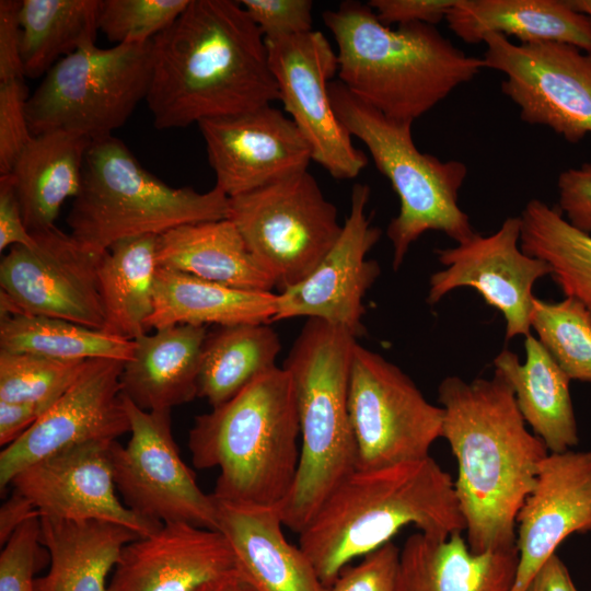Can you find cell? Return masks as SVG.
<instances>
[{
  "label": "cell",
  "instance_id": "cell-1",
  "mask_svg": "<svg viewBox=\"0 0 591 591\" xmlns=\"http://www.w3.org/2000/svg\"><path fill=\"white\" fill-rule=\"evenodd\" d=\"M279 101L265 37L240 1L190 0L152 40L146 102L158 129L240 115Z\"/></svg>",
  "mask_w": 591,
  "mask_h": 591
},
{
  "label": "cell",
  "instance_id": "cell-2",
  "mask_svg": "<svg viewBox=\"0 0 591 591\" xmlns=\"http://www.w3.org/2000/svg\"><path fill=\"white\" fill-rule=\"evenodd\" d=\"M442 438L456 459L454 488L473 552L513 546L517 517L549 453L526 428L513 391L493 378L447 376L438 386Z\"/></svg>",
  "mask_w": 591,
  "mask_h": 591
},
{
  "label": "cell",
  "instance_id": "cell-3",
  "mask_svg": "<svg viewBox=\"0 0 591 591\" xmlns=\"http://www.w3.org/2000/svg\"><path fill=\"white\" fill-rule=\"evenodd\" d=\"M407 525L440 537L465 531L454 480L431 456L356 470L299 533V546L329 588L351 560L392 542Z\"/></svg>",
  "mask_w": 591,
  "mask_h": 591
},
{
  "label": "cell",
  "instance_id": "cell-4",
  "mask_svg": "<svg viewBox=\"0 0 591 591\" xmlns=\"http://www.w3.org/2000/svg\"><path fill=\"white\" fill-rule=\"evenodd\" d=\"M323 21L337 45L338 81L395 120L414 123L484 68L436 26H386L368 3L343 1Z\"/></svg>",
  "mask_w": 591,
  "mask_h": 591
},
{
  "label": "cell",
  "instance_id": "cell-5",
  "mask_svg": "<svg viewBox=\"0 0 591 591\" xmlns=\"http://www.w3.org/2000/svg\"><path fill=\"white\" fill-rule=\"evenodd\" d=\"M299 438L293 382L276 367L196 416L188 449L195 467L219 470L213 497L279 507L297 476Z\"/></svg>",
  "mask_w": 591,
  "mask_h": 591
},
{
  "label": "cell",
  "instance_id": "cell-6",
  "mask_svg": "<svg viewBox=\"0 0 591 591\" xmlns=\"http://www.w3.org/2000/svg\"><path fill=\"white\" fill-rule=\"evenodd\" d=\"M357 343L344 328L308 318L282 366L296 391L301 445L294 483L278 509L283 525L298 534L357 470L348 405Z\"/></svg>",
  "mask_w": 591,
  "mask_h": 591
},
{
  "label": "cell",
  "instance_id": "cell-7",
  "mask_svg": "<svg viewBox=\"0 0 591 591\" xmlns=\"http://www.w3.org/2000/svg\"><path fill=\"white\" fill-rule=\"evenodd\" d=\"M230 198L216 186L205 193L172 187L146 170L113 136L93 140L82 183L67 217L70 234L95 254L118 241L162 235L177 227L228 219Z\"/></svg>",
  "mask_w": 591,
  "mask_h": 591
},
{
  "label": "cell",
  "instance_id": "cell-8",
  "mask_svg": "<svg viewBox=\"0 0 591 591\" xmlns=\"http://www.w3.org/2000/svg\"><path fill=\"white\" fill-rule=\"evenodd\" d=\"M336 117L364 143L375 166L391 183L399 210L386 229L397 270L410 246L426 232L439 231L462 243L472 237L470 217L459 206V192L467 167L457 160L441 161L419 151L412 121L389 118L367 105L338 80L329 83Z\"/></svg>",
  "mask_w": 591,
  "mask_h": 591
},
{
  "label": "cell",
  "instance_id": "cell-9",
  "mask_svg": "<svg viewBox=\"0 0 591 591\" xmlns=\"http://www.w3.org/2000/svg\"><path fill=\"white\" fill-rule=\"evenodd\" d=\"M152 72V40L82 47L56 62L30 95L31 134L67 130L90 140L112 136L146 101Z\"/></svg>",
  "mask_w": 591,
  "mask_h": 591
},
{
  "label": "cell",
  "instance_id": "cell-10",
  "mask_svg": "<svg viewBox=\"0 0 591 591\" xmlns=\"http://www.w3.org/2000/svg\"><path fill=\"white\" fill-rule=\"evenodd\" d=\"M228 219L280 292L310 276L343 230L308 170L230 198Z\"/></svg>",
  "mask_w": 591,
  "mask_h": 591
},
{
  "label": "cell",
  "instance_id": "cell-11",
  "mask_svg": "<svg viewBox=\"0 0 591 591\" xmlns=\"http://www.w3.org/2000/svg\"><path fill=\"white\" fill-rule=\"evenodd\" d=\"M348 405L357 470L426 459L442 438L443 408L428 402L396 364L356 344Z\"/></svg>",
  "mask_w": 591,
  "mask_h": 591
},
{
  "label": "cell",
  "instance_id": "cell-12",
  "mask_svg": "<svg viewBox=\"0 0 591 591\" xmlns=\"http://www.w3.org/2000/svg\"><path fill=\"white\" fill-rule=\"evenodd\" d=\"M130 421L126 445L109 447L114 482L123 502L159 524L183 522L218 531L212 495L198 486L172 431L171 410H143L124 396Z\"/></svg>",
  "mask_w": 591,
  "mask_h": 591
},
{
  "label": "cell",
  "instance_id": "cell-13",
  "mask_svg": "<svg viewBox=\"0 0 591 591\" xmlns=\"http://www.w3.org/2000/svg\"><path fill=\"white\" fill-rule=\"evenodd\" d=\"M484 68L505 74L501 91L520 118L551 128L571 143L591 134V58L575 46L515 44L490 33L483 38Z\"/></svg>",
  "mask_w": 591,
  "mask_h": 591
},
{
  "label": "cell",
  "instance_id": "cell-14",
  "mask_svg": "<svg viewBox=\"0 0 591 591\" xmlns=\"http://www.w3.org/2000/svg\"><path fill=\"white\" fill-rule=\"evenodd\" d=\"M31 233V246L14 245L1 258V314L55 317L103 331L97 279L102 254L88 251L56 225Z\"/></svg>",
  "mask_w": 591,
  "mask_h": 591
},
{
  "label": "cell",
  "instance_id": "cell-15",
  "mask_svg": "<svg viewBox=\"0 0 591 591\" xmlns=\"http://www.w3.org/2000/svg\"><path fill=\"white\" fill-rule=\"evenodd\" d=\"M279 101L306 141L312 161L336 179H352L368 164L335 115L329 96L337 54L320 31L265 39Z\"/></svg>",
  "mask_w": 591,
  "mask_h": 591
},
{
  "label": "cell",
  "instance_id": "cell-16",
  "mask_svg": "<svg viewBox=\"0 0 591 591\" xmlns=\"http://www.w3.org/2000/svg\"><path fill=\"white\" fill-rule=\"evenodd\" d=\"M521 219L508 217L490 235L477 232L453 247L438 248L443 269L429 279L427 303H439L452 290L474 288L506 322V339L531 334L534 283L551 275L549 265L520 247Z\"/></svg>",
  "mask_w": 591,
  "mask_h": 591
},
{
  "label": "cell",
  "instance_id": "cell-17",
  "mask_svg": "<svg viewBox=\"0 0 591 591\" xmlns=\"http://www.w3.org/2000/svg\"><path fill=\"white\" fill-rule=\"evenodd\" d=\"M124 361L97 358L85 362L71 386L0 453V489L30 464L70 447L116 441L130 431L121 394Z\"/></svg>",
  "mask_w": 591,
  "mask_h": 591
},
{
  "label": "cell",
  "instance_id": "cell-18",
  "mask_svg": "<svg viewBox=\"0 0 591 591\" xmlns=\"http://www.w3.org/2000/svg\"><path fill=\"white\" fill-rule=\"evenodd\" d=\"M369 198L368 185H354L339 237L310 276L277 293L273 322L304 316L344 328L356 338L364 335L363 300L381 274L379 263L367 257L382 233L371 225Z\"/></svg>",
  "mask_w": 591,
  "mask_h": 591
},
{
  "label": "cell",
  "instance_id": "cell-19",
  "mask_svg": "<svg viewBox=\"0 0 591 591\" xmlns=\"http://www.w3.org/2000/svg\"><path fill=\"white\" fill-rule=\"evenodd\" d=\"M197 125L216 175L215 186L229 198L305 171L312 161L294 123L271 104Z\"/></svg>",
  "mask_w": 591,
  "mask_h": 591
},
{
  "label": "cell",
  "instance_id": "cell-20",
  "mask_svg": "<svg viewBox=\"0 0 591 591\" xmlns=\"http://www.w3.org/2000/svg\"><path fill=\"white\" fill-rule=\"evenodd\" d=\"M113 441L67 448L20 471L10 486L26 497L40 517L123 525L146 536L163 524L146 520L116 495L109 447Z\"/></svg>",
  "mask_w": 591,
  "mask_h": 591
},
{
  "label": "cell",
  "instance_id": "cell-21",
  "mask_svg": "<svg viewBox=\"0 0 591 591\" xmlns=\"http://www.w3.org/2000/svg\"><path fill=\"white\" fill-rule=\"evenodd\" d=\"M591 531V451L549 452L517 517L518 567L511 591H525L571 534Z\"/></svg>",
  "mask_w": 591,
  "mask_h": 591
},
{
  "label": "cell",
  "instance_id": "cell-22",
  "mask_svg": "<svg viewBox=\"0 0 591 591\" xmlns=\"http://www.w3.org/2000/svg\"><path fill=\"white\" fill-rule=\"evenodd\" d=\"M233 569L234 555L221 532L165 523L125 545L108 591H196Z\"/></svg>",
  "mask_w": 591,
  "mask_h": 591
},
{
  "label": "cell",
  "instance_id": "cell-23",
  "mask_svg": "<svg viewBox=\"0 0 591 591\" xmlns=\"http://www.w3.org/2000/svg\"><path fill=\"white\" fill-rule=\"evenodd\" d=\"M213 499L218 531L256 591H328L305 553L286 538L278 507Z\"/></svg>",
  "mask_w": 591,
  "mask_h": 591
},
{
  "label": "cell",
  "instance_id": "cell-24",
  "mask_svg": "<svg viewBox=\"0 0 591 591\" xmlns=\"http://www.w3.org/2000/svg\"><path fill=\"white\" fill-rule=\"evenodd\" d=\"M462 533L408 536L399 549L397 591H511L515 545L476 553Z\"/></svg>",
  "mask_w": 591,
  "mask_h": 591
},
{
  "label": "cell",
  "instance_id": "cell-25",
  "mask_svg": "<svg viewBox=\"0 0 591 591\" xmlns=\"http://www.w3.org/2000/svg\"><path fill=\"white\" fill-rule=\"evenodd\" d=\"M205 325L177 324L135 339L124 362L121 394L143 410H172L198 397Z\"/></svg>",
  "mask_w": 591,
  "mask_h": 591
},
{
  "label": "cell",
  "instance_id": "cell-26",
  "mask_svg": "<svg viewBox=\"0 0 591 591\" xmlns=\"http://www.w3.org/2000/svg\"><path fill=\"white\" fill-rule=\"evenodd\" d=\"M445 21L467 44L497 33L520 44L553 42L591 54V19L567 0H456Z\"/></svg>",
  "mask_w": 591,
  "mask_h": 591
},
{
  "label": "cell",
  "instance_id": "cell-27",
  "mask_svg": "<svg viewBox=\"0 0 591 591\" xmlns=\"http://www.w3.org/2000/svg\"><path fill=\"white\" fill-rule=\"evenodd\" d=\"M524 338L525 361L503 349L494 359L495 371L509 383L524 421L548 451L571 450L579 442L571 380L536 337Z\"/></svg>",
  "mask_w": 591,
  "mask_h": 591
},
{
  "label": "cell",
  "instance_id": "cell-28",
  "mask_svg": "<svg viewBox=\"0 0 591 591\" xmlns=\"http://www.w3.org/2000/svg\"><path fill=\"white\" fill-rule=\"evenodd\" d=\"M158 263L231 288L271 292L276 287L230 219L184 224L160 235Z\"/></svg>",
  "mask_w": 591,
  "mask_h": 591
},
{
  "label": "cell",
  "instance_id": "cell-29",
  "mask_svg": "<svg viewBox=\"0 0 591 591\" xmlns=\"http://www.w3.org/2000/svg\"><path fill=\"white\" fill-rule=\"evenodd\" d=\"M91 142L77 132L49 130L33 136L20 153L10 173L30 232L54 227L66 199L77 197Z\"/></svg>",
  "mask_w": 591,
  "mask_h": 591
},
{
  "label": "cell",
  "instance_id": "cell-30",
  "mask_svg": "<svg viewBox=\"0 0 591 591\" xmlns=\"http://www.w3.org/2000/svg\"><path fill=\"white\" fill-rule=\"evenodd\" d=\"M138 536L107 521H71L40 517V543L50 567L36 579L37 591H108L109 571L125 545Z\"/></svg>",
  "mask_w": 591,
  "mask_h": 591
},
{
  "label": "cell",
  "instance_id": "cell-31",
  "mask_svg": "<svg viewBox=\"0 0 591 591\" xmlns=\"http://www.w3.org/2000/svg\"><path fill=\"white\" fill-rule=\"evenodd\" d=\"M276 311L277 293L231 288L159 267L153 312L147 328L154 331L177 324L270 323Z\"/></svg>",
  "mask_w": 591,
  "mask_h": 591
},
{
  "label": "cell",
  "instance_id": "cell-32",
  "mask_svg": "<svg viewBox=\"0 0 591 591\" xmlns=\"http://www.w3.org/2000/svg\"><path fill=\"white\" fill-rule=\"evenodd\" d=\"M158 244V235L131 237L102 254L97 279L104 332L130 340L148 332L159 269Z\"/></svg>",
  "mask_w": 591,
  "mask_h": 591
},
{
  "label": "cell",
  "instance_id": "cell-33",
  "mask_svg": "<svg viewBox=\"0 0 591 591\" xmlns=\"http://www.w3.org/2000/svg\"><path fill=\"white\" fill-rule=\"evenodd\" d=\"M281 343L268 323L220 326L205 340L198 397L217 407L259 375L276 368Z\"/></svg>",
  "mask_w": 591,
  "mask_h": 591
},
{
  "label": "cell",
  "instance_id": "cell-34",
  "mask_svg": "<svg viewBox=\"0 0 591 591\" xmlns=\"http://www.w3.org/2000/svg\"><path fill=\"white\" fill-rule=\"evenodd\" d=\"M101 0H22L20 50L25 77L45 76L63 57L94 45Z\"/></svg>",
  "mask_w": 591,
  "mask_h": 591
},
{
  "label": "cell",
  "instance_id": "cell-35",
  "mask_svg": "<svg viewBox=\"0 0 591 591\" xmlns=\"http://www.w3.org/2000/svg\"><path fill=\"white\" fill-rule=\"evenodd\" d=\"M520 219L521 250L546 262L564 294L581 302L591 315V235L537 198L524 206Z\"/></svg>",
  "mask_w": 591,
  "mask_h": 591
},
{
  "label": "cell",
  "instance_id": "cell-36",
  "mask_svg": "<svg viewBox=\"0 0 591 591\" xmlns=\"http://www.w3.org/2000/svg\"><path fill=\"white\" fill-rule=\"evenodd\" d=\"M135 340L70 321L26 314H1L0 350L35 354L63 361L107 358L126 362Z\"/></svg>",
  "mask_w": 591,
  "mask_h": 591
},
{
  "label": "cell",
  "instance_id": "cell-37",
  "mask_svg": "<svg viewBox=\"0 0 591 591\" xmlns=\"http://www.w3.org/2000/svg\"><path fill=\"white\" fill-rule=\"evenodd\" d=\"M537 340L570 380L591 382V315L571 297L533 300L530 316Z\"/></svg>",
  "mask_w": 591,
  "mask_h": 591
},
{
  "label": "cell",
  "instance_id": "cell-38",
  "mask_svg": "<svg viewBox=\"0 0 591 591\" xmlns=\"http://www.w3.org/2000/svg\"><path fill=\"white\" fill-rule=\"evenodd\" d=\"M86 361L0 350V401L49 408L77 380Z\"/></svg>",
  "mask_w": 591,
  "mask_h": 591
},
{
  "label": "cell",
  "instance_id": "cell-39",
  "mask_svg": "<svg viewBox=\"0 0 591 591\" xmlns=\"http://www.w3.org/2000/svg\"><path fill=\"white\" fill-rule=\"evenodd\" d=\"M190 0H101L99 31L116 45L153 40Z\"/></svg>",
  "mask_w": 591,
  "mask_h": 591
},
{
  "label": "cell",
  "instance_id": "cell-40",
  "mask_svg": "<svg viewBox=\"0 0 591 591\" xmlns=\"http://www.w3.org/2000/svg\"><path fill=\"white\" fill-rule=\"evenodd\" d=\"M2 546L0 591H37L34 576L43 554L40 517L22 524Z\"/></svg>",
  "mask_w": 591,
  "mask_h": 591
},
{
  "label": "cell",
  "instance_id": "cell-41",
  "mask_svg": "<svg viewBox=\"0 0 591 591\" xmlns=\"http://www.w3.org/2000/svg\"><path fill=\"white\" fill-rule=\"evenodd\" d=\"M24 77L0 79V175L11 172L18 157L32 139Z\"/></svg>",
  "mask_w": 591,
  "mask_h": 591
},
{
  "label": "cell",
  "instance_id": "cell-42",
  "mask_svg": "<svg viewBox=\"0 0 591 591\" xmlns=\"http://www.w3.org/2000/svg\"><path fill=\"white\" fill-rule=\"evenodd\" d=\"M265 39L312 31L313 2L310 0H241Z\"/></svg>",
  "mask_w": 591,
  "mask_h": 591
},
{
  "label": "cell",
  "instance_id": "cell-43",
  "mask_svg": "<svg viewBox=\"0 0 591 591\" xmlns=\"http://www.w3.org/2000/svg\"><path fill=\"white\" fill-rule=\"evenodd\" d=\"M399 548L390 542L346 567L328 591H397Z\"/></svg>",
  "mask_w": 591,
  "mask_h": 591
},
{
  "label": "cell",
  "instance_id": "cell-44",
  "mask_svg": "<svg viewBox=\"0 0 591 591\" xmlns=\"http://www.w3.org/2000/svg\"><path fill=\"white\" fill-rule=\"evenodd\" d=\"M558 210L576 229L591 235V163L563 171L557 179Z\"/></svg>",
  "mask_w": 591,
  "mask_h": 591
},
{
  "label": "cell",
  "instance_id": "cell-45",
  "mask_svg": "<svg viewBox=\"0 0 591 591\" xmlns=\"http://www.w3.org/2000/svg\"><path fill=\"white\" fill-rule=\"evenodd\" d=\"M456 0H370L367 2L378 20L392 27L412 23H440Z\"/></svg>",
  "mask_w": 591,
  "mask_h": 591
},
{
  "label": "cell",
  "instance_id": "cell-46",
  "mask_svg": "<svg viewBox=\"0 0 591 591\" xmlns=\"http://www.w3.org/2000/svg\"><path fill=\"white\" fill-rule=\"evenodd\" d=\"M34 237L27 229L11 173L0 175V251L14 245L31 246Z\"/></svg>",
  "mask_w": 591,
  "mask_h": 591
},
{
  "label": "cell",
  "instance_id": "cell-47",
  "mask_svg": "<svg viewBox=\"0 0 591 591\" xmlns=\"http://www.w3.org/2000/svg\"><path fill=\"white\" fill-rule=\"evenodd\" d=\"M21 1H0V79L24 77L20 50L19 10Z\"/></svg>",
  "mask_w": 591,
  "mask_h": 591
},
{
  "label": "cell",
  "instance_id": "cell-48",
  "mask_svg": "<svg viewBox=\"0 0 591 591\" xmlns=\"http://www.w3.org/2000/svg\"><path fill=\"white\" fill-rule=\"evenodd\" d=\"M47 409L38 404L0 401V445L18 440Z\"/></svg>",
  "mask_w": 591,
  "mask_h": 591
},
{
  "label": "cell",
  "instance_id": "cell-49",
  "mask_svg": "<svg viewBox=\"0 0 591 591\" xmlns=\"http://www.w3.org/2000/svg\"><path fill=\"white\" fill-rule=\"evenodd\" d=\"M35 517H40L36 507L13 490L0 508V544L4 545L22 524Z\"/></svg>",
  "mask_w": 591,
  "mask_h": 591
},
{
  "label": "cell",
  "instance_id": "cell-50",
  "mask_svg": "<svg viewBox=\"0 0 591 591\" xmlns=\"http://www.w3.org/2000/svg\"><path fill=\"white\" fill-rule=\"evenodd\" d=\"M525 591H578L568 568L557 554L535 575Z\"/></svg>",
  "mask_w": 591,
  "mask_h": 591
},
{
  "label": "cell",
  "instance_id": "cell-51",
  "mask_svg": "<svg viewBox=\"0 0 591 591\" xmlns=\"http://www.w3.org/2000/svg\"><path fill=\"white\" fill-rule=\"evenodd\" d=\"M196 591H256L255 588L235 569L216 577Z\"/></svg>",
  "mask_w": 591,
  "mask_h": 591
},
{
  "label": "cell",
  "instance_id": "cell-52",
  "mask_svg": "<svg viewBox=\"0 0 591 591\" xmlns=\"http://www.w3.org/2000/svg\"><path fill=\"white\" fill-rule=\"evenodd\" d=\"M568 3L577 11L588 15L591 19V0H567ZM591 58V54H588Z\"/></svg>",
  "mask_w": 591,
  "mask_h": 591
}]
</instances>
